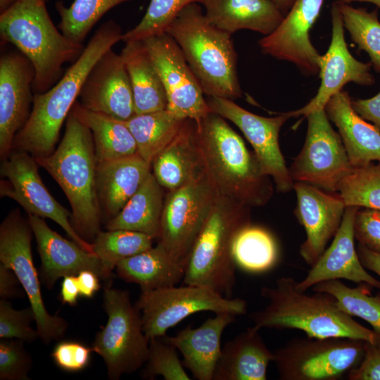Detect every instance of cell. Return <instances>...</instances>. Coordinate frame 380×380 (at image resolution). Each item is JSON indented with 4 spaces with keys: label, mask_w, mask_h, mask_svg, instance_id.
Masks as SVG:
<instances>
[{
    "label": "cell",
    "mask_w": 380,
    "mask_h": 380,
    "mask_svg": "<svg viewBox=\"0 0 380 380\" xmlns=\"http://www.w3.org/2000/svg\"><path fill=\"white\" fill-rule=\"evenodd\" d=\"M123 34L113 20L101 24L61 78L48 91L34 94L30 118L15 135L12 150L26 151L35 158L53 153L89 71L104 53L122 41Z\"/></svg>",
    "instance_id": "1"
},
{
    "label": "cell",
    "mask_w": 380,
    "mask_h": 380,
    "mask_svg": "<svg viewBox=\"0 0 380 380\" xmlns=\"http://www.w3.org/2000/svg\"><path fill=\"white\" fill-rule=\"evenodd\" d=\"M196 134L206 175L220 196L249 208L269 202L274 191L271 177L226 119L210 112L196 122Z\"/></svg>",
    "instance_id": "2"
},
{
    "label": "cell",
    "mask_w": 380,
    "mask_h": 380,
    "mask_svg": "<svg viewBox=\"0 0 380 380\" xmlns=\"http://www.w3.org/2000/svg\"><path fill=\"white\" fill-rule=\"evenodd\" d=\"M290 277L278 279L274 286H264L261 296L268 301L250 315L253 326L303 331L311 338H350L374 343L377 334L341 310L335 298L326 293L307 295L296 288Z\"/></svg>",
    "instance_id": "3"
},
{
    "label": "cell",
    "mask_w": 380,
    "mask_h": 380,
    "mask_svg": "<svg viewBox=\"0 0 380 380\" xmlns=\"http://www.w3.org/2000/svg\"><path fill=\"white\" fill-rule=\"evenodd\" d=\"M35 158L65 194L75 230L85 241L94 240L101 231L103 215L96 191L97 159L89 129L70 111L57 148L49 156Z\"/></svg>",
    "instance_id": "4"
},
{
    "label": "cell",
    "mask_w": 380,
    "mask_h": 380,
    "mask_svg": "<svg viewBox=\"0 0 380 380\" xmlns=\"http://www.w3.org/2000/svg\"><path fill=\"white\" fill-rule=\"evenodd\" d=\"M49 1L18 0L0 13L1 44H13L32 63L34 94L51 89L63 75V65L74 63L84 48L55 26L46 8Z\"/></svg>",
    "instance_id": "5"
},
{
    "label": "cell",
    "mask_w": 380,
    "mask_h": 380,
    "mask_svg": "<svg viewBox=\"0 0 380 380\" xmlns=\"http://www.w3.org/2000/svg\"><path fill=\"white\" fill-rule=\"evenodd\" d=\"M204 94L231 100L242 96L232 34L214 25L198 3L184 8L167 28Z\"/></svg>",
    "instance_id": "6"
},
{
    "label": "cell",
    "mask_w": 380,
    "mask_h": 380,
    "mask_svg": "<svg viewBox=\"0 0 380 380\" xmlns=\"http://www.w3.org/2000/svg\"><path fill=\"white\" fill-rule=\"evenodd\" d=\"M251 224V208L219 196L189 254L182 280L232 298L236 264L232 253L237 232Z\"/></svg>",
    "instance_id": "7"
},
{
    "label": "cell",
    "mask_w": 380,
    "mask_h": 380,
    "mask_svg": "<svg viewBox=\"0 0 380 380\" xmlns=\"http://www.w3.org/2000/svg\"><path fill=\"white\" fill-rule=\"evenodd\" d=\"M103 307L108 320L96 333L91 348L102 357L108 378L118 380L145 365L149 339L144 332L140 312L132 304L128 291L106 286Z\"/></svg>",
    "instance_id": "8"
},
{
    "label": "cell",
    "mask_w": 380,
    "mask_h": 380,
    "mask_svg": "<svg viewBox=\"0 0 380 380\" xmlns=\"http://www.w3.org/2000/svg\"><path fill=\"white\" fill-rule=\"evenodd\" d=\"M365 343L341 337L295 338L273 352V362L281 380H338L360 365Z\"/></svg>",
    "instance_id": "9"
},
{
    "label": "cell",
    "mask_w": 380,
    "mask_h": 380,
    "mask_svg": "<svg viewBox=\"0 0 380 380\" xmlns=\"http://www.w3.org/2000/svg\"><path fill=\"white\" fill-rule=\"evenodd\" d=\"M184 285L141 291L134 305L148 339L165 336L168 329L196 312H228L238 316L247 312V303L241 298H226L201 286Z\"/></svg>",
    "instance_id": "10"
},
{
    "label": "cell",
    "mask_w": 380,
    "mask_h": 380,
    "mask_svg": "<svg viewBox=\"0 0 380 380\" xmlns=\"http://www.w3.org/2000/svg\"><path fill=\"white\" fill-rule=\"evenodd\" d=\"M32 230L18 209L12 210L0 226V262L13 270L32 309L39 338L45 344L62 338L68 327L61 317L47 311L32 254Z\"/></svg>",
    "instance_id": "11"
},
{
    "label": "cell",
    "mask_w": 380,
    "mask_h": 380,
    "mask_svg": "<svg viewBox=\"0 0 380 380\" xmlns=\"http://www.w3.org/2000/svg\"><path fill=\"white\" fill-rule=\"evenodd\" d=\"M219 196L207 175L165 194L158 241L177 262L186 267L193 246Z\"/></svg>",
    "instance_id": "12"
},
{
    "label": "cell",
    "mask_w": 380,
    "mask_h": 380,
    "mask_svg": "<svg viewBox=\"0 0 380 380\" xmlns=\"http://www.w3.org/2000/svg\"><path fill=\"white\" fill-rule=\"evenodd\" d=\"M306 118L305 141L289 167L291 178L294 182L337 192L341 182L353 167L342 139L331 125L324 108L315 110Z\"/></svg>",
    "instance_id": "13"
},
{
    "label": "cell",
    "mask_w": 380,
    "mask_h": 380,
    "mask_svg": "<svg viewBox=\"0 0 380 380\" xmlns=\"http://www.w3.org/2000/svg\"><path fill=\"white\" fill-rule=\"evenodd\" d=\"M36 158L23 151L12 150L1 165V197L17 202L27 213L56 222L74 241L89 252L93 245L83 239L71 224L72 213L61 205L44 184Z\"/></svg>",
    "instance_id": "14"
},
{
    "label": "cell",
    "mask_w": 380,
    "mask_h": 380,
    "mask_svg": "<svg viewBox=\"0 0 380 380\" xmlns=\"http://www.w3.org/2000/svg\"><path fill=\"white\" fill-rule=\"evenodd\" d=\"M141 41L163 84L166 109L180 118L198 123L211 110L178 44L166 32Z\"/></svg>",
    "instance_id": "15"
},
{
    "label": "cell",
    "mask_w": 380,
    "mask_h": 380,
    "mask_svg": "<svg viewBox=\"0 0 380 380\" xmlns=\"http://www.w3.org/2000/svg\"><path fill=\"white\" fill-rule=\"evenodd\" d=\"M211 112L234 123L251 144L264 174L270 177L281 192L293 189L294 182L289 175L279 142V132L291 117L281 113L275 117H263L243 108L233 100L208 97Z\"/></svg>",
    "instance_id": "16"
},
{
    "label": "cell",
    "mask_w": 380,
    "mask_h": 380,
    "mask_svg": "<svg viewBox=\"0 0 380 380\" xmlns=\"http://www.w3.org/2000/svg\"><path fill=\"white\" fill-rule=\"evenodd\" d=\"M35 72L30 60L17 50L0 57V156L13 148L17 133L27 122L33 105Z\"/></svg>",
    "instance_id": "17"
},
{
    "label": "cell",
    "mask_w": 380,
    "mask_h": 380,
    "mask_svg": "<svg viewBox=\"0 0 380 380\" xmlns=\"http://www.w3.org/2000/svg\"><path fill=\"white\" fill-rule=\"evenodd\" d=\"M324 0H296L277 28L259 42L262 53L293 63L304 75L319 73L321 55L310 32L320 15Z\"/></svg>",
    "instance_id": "18"
},
{
    "label": "cell",
    "mask_w": 380,
    "mask_h": 380,
    "mask_svg": "<svg viewBox=\"0 0 380 380\" xmlns=\"http://www.w3.org/2000/svg\"><path fill=\"white\" fill-rule=\"evenodd\" d=\"M331 39L324 55L321 56L319 76L321 84L316 95L303 107L286 113L291 117L303 115L324 108L329 100L349 82L363 86L374 83L371 63L357 61L349 51L344 36L341 12L334 1L331 7Z\"/></svg>",
    "instance_id": "19"
},
{
    "label": "cell",
    "mask_w": 380,
    "mask_h": 380,
    "mask_svg": "<svg viewBox=\"0 0 380 380\" xmlns=\"http://www.w3.org/2000/svg\"><path fill=\"white\" fill-rule=\"evenodd\" d=\"M78 99L85 108L122 121L136 115L129 76L120 54L110 49L100 57L87 76Z\"/></svg>",
    "instance_id": "20"
},
{
    "label": "cell",
    "mask_w": 380,
    "mask_h": 380,
    "mask_svg": "<svg viewBox=\"0 0 380 380\" xmlns=\"http://www.w3.org/2000/svg\"><path fill=\"white\" fill-rule=\"evenodd\" d=\"M293 190L297 198L294 213L306 233L300 254L312 266L338 230L346 206L338 194L307 183L294 182Z\"/></svg>",
    "instance_id": "21"
},
{
    "label": "cell",
    "mask_w": 380,
    "mask_h": 380,
    "mask_svg": "<svg viewBox=\"0 0 380 380\" xmlns=\"http://www.w3.org/2000/svg\"><path fill=\"white\" fill-rule=\"evenodd\" d=\"M359 209L355 206L346 208L341 224L331 244L311 266L305 278L297 282L298 291L305 292L319 282L331 279L364 283L380 290V281L363 267L355 246L354 221Z\"/></svg>",
    "instance_id": "22"
},
{
    "label": "cell",
    "mask_w": 380,
    "mask_h": 380,
    "mask_svg": "<svg viewBox=\"0 0 380 380\" xmlns=\"http://www.w3.org/2000/svg\"><path fill=\"white\" fill-rule=\"evenodd\" d=\"M41 260L40 277L47 289L58 279L77 276L83 270L95 272L103 279V267L99 257L72 240H68L51 229L44 218L27 215Z\"/></svg>",
    "instance_id": "23"
},
{
    "label": "cell",
    "mask_w": 380,
    "mask_h": 380,
    "mask_svg": "<svg viewBox=\"0 0 380 380\" xmlns=\"http://www.w3.org/2000/svg\"><path fill=\"white\" fill-rule=\"evenodd\" d=\"M236 317L228 312L216 313L196 328L189 325L175 336L163 338L182 354L184 367L195 379L213 380L222 351V334Z\"/></svg>",
    "instance_id": "24"
},
{
    "label": "cell",
    "mask_w": 380,
    "mask_h": 380,
    "mask_svg": "<svg viewBox=\"0 0 380 380\" xmlns=\"http://www.w3.org/2000/svg\"><path fill=\"white\" fill-rule=\"evenodd\" d=\"M152 173L159 184L171 191L206 175L196 134V122L186 119L171 142L153 159Z\"/></svg>",
    "instance_id": "25"
},
{
    "label": "cell",
    "mask_w": 380,
    "mask_h": 380,
    "mask_svg": "<svg viewBox=\"0 0 380 380\" xmlns=\"http://www.w3.org/2000/svg\"><path fill=\"white\" fill-rule=\"evenodd\" d=\"M151 172V164L138 153L97 162L96 191L102 215L108 217V221L116 216Z\"/></svg>",
    "instance_id": "26"
},
{
    "label": "cell",
    "mask_w": 380,
    "mask_h": 380,
    "mask_svg": "<svg viewBox=\"0 0 380 380\" xmlns=\"http://www.w3.org/2000/svg\"><path fill=\"white\" fill-rule=\"evenodd\" d=\"M348 93L341 90L327 103L324 110L338 128L353 167L380 161V129L361 118L353 108Z\"/></svg>",
    "instance_id": "27"
},
{
    "label": "cell",
    "mask_w": 380,
    "mask_h": 380,
    "mask_svg": "<svg viewBox=\"0 0 380 380\" xmlns=\"http://www.w3.org/2000/svg\"><path fill=\"white\" fill-rule=\"evenodd\" d=\"M255 326L247 328L222 348L213 380H266L274 353Z\"/></svg>",
    "instance_id": "28"
},
{
    "label": "cell",
    "mask_w": 380,
    "mask_h": 380,
    "mask_svg": "<svg viewBox=\"0 0 380 380\" xmlns=\"http://www.w3.org/2000/svg\"><path fill=\"white\" fill-rule=\"evenodd\" d=\"M208 19L231 34L250 30L268 35L284 20L285 15L270 0H203Z\"/></svg>",
    "instance_id": "29"
},
{
    "label": "cell",
    "mask_w": 380,
    "mask_h": 380,
    "mask_svg": "<svg viewBox=\"0 0 380 380\" xmlns=\"http://www.w3.org/2000/svg\"><path fill=\"white\" fill-rule=\"evenodd\" d=\"M115 270L122 279L146 291L176 286L183 280L186 266L177 262L158 241L156 246L122 260Z\"/></svg>",
    "instance_id": "30"
},
{
    "label": "cell",
    "mask_w": 380,
    "mask_h": 380,
    "mask_svg": "<svg viewBox=\"0 0 380 380\" xmlns=\"http://www.w3.org/2000/svg\"><path fill=\"white\" fill-rule=\"evenodd\" d=\"M120 55L129 76L136 115L166 109L163 84L143 42H125Z\"/></svg>",
    "instance_id": "31"
},
{
    "label": "cell",
    "mask_w": 380,
    "mask_h": 380,
    "mask_svg": "<svg viewBox=\"0 0 380 380\" xmlns=\"http://www.w3.org/2000/svg\"><path fill=\"white\" fill-rule=\"evenodd\" d=\"M163 189L151 172L121 211L107 221L106 230H129L158 239L165 196Z\"/></svg>",
    "instance_id": "32"
},
{
    "label": "cell",
    "mask_w": 380,
    "mask_h": 380,
    "mask_svg": "<svg viewBox=\"0 0 380 380\" xmlns=\"http://www.w3.org/2000/svg\"><path fill=\"white\" fill-rule=\"evenodd\" d=\"M71 112L91 132L97 162L137 153L135 139L124 121L83 107L77 100Z\"/></svg>",
    "instance_id": "33"
},
{
    "label": "cell",
    "mask_w": 380,
    "mask_h": 380,
    "mask_svg": "<svg viewBox=\"0 0 380 380\" xmlns=\"http://www.w3.org/2000/svg\"><path fill=\"white\" fill-rule=\"evenodd\" d=\"M186 120L165 109L135 115L124 122L135 139L138 154L151 164L178 134Z\"/></svg>",
    "instance_id": "34"
},
{
    "label": "cell",
    "mask_w": 380,
    "mask_h": 380,
    "mask_svg": "<svg viewBox=\"0 0 380 380\" xmlns=\"http://www.w3.org/2000/svg\"><path fill=\"white\" fill-rule=\"evenodd\" d=\"M232 253L236 267L251 273L270 270L279 258V248L273 234L262 227L251 224L237 232Z\"/></svg>",
    "instance_id": "35"
},
{
    "label": "cell",
    "mask_w": 380,
    "mask_h": 380,
    "mask_svg": "<svg viewBox=\"0 0 380 380\" xmlns=\"http://www.w3.org/2000/svg\"><path fill=\"white\" fill-rule=\"evenodd\" d=\"M368 286L365 284L352 288L340 279H331L315 284L312 289L331 295L341 310L365 320L380 335V293L372 296Z\"/></svg>",
    "instance_id": "36"
},
{
    "label": "cell",
    "mask_w": 380,
    "mask_h": 380,
    "mask_svg": "<svg viewBox=\"0 0 380 380\" xmlns=\"http://www.w3.org/2000/svg\"><path fill=\"white\" fill-rule=\"evenodd\" d=\"M153 239L146 234L129 230L99 232L91 243L102 264L103 279L110 278L122 260L151 248Z\"/></svg>",
    "instance_id": "37"
},
{
    "label": "cell",
    "mask_w": 380,
    "mask_h": 380,
    "mask_svg": "<svg viewBox=\"0 0 380 380\" xmlns=\"http://www.w3.org/2000/svg\"><path fill=\"white\" fill-rule=\"evenodd\" d=\"M132 0H74L68 7L58 1L56 9L61 21L60 31L70 40L82 44L99 20L115 6Z\"/></svg>",
    "instance_id": "38"
},
{
    "label": "cell",
    "mask_w": 380,
    "mask_h": 380,
    "mask_svg": "<svg viewBox=\"0 0 380 380\" xmlns=\"http://www.w3.org/2000/svg\"><path fill=\"white\" fill-rule=\"evenodd\" d=\"M341 12L343 26L357 45L369 56L370 63L380 72V22L378 8L369 12L364 8H355L341 0L335 1Z\"/></svg>",
    "instance_id": "39"
},
{
    "label": "cell",
    "mask_w": 380,
    "mask_h": 380,
    "mask_svg": "<svg viewBox=\"0 0 380 380\" xmlns=\"http://www.w3.org/2000/svg\"><path fill=\"white\" fill-rule=\"evenodd\" d=\"M338 192L346 207L380 211V161L353 167L341 182Z\"/></svg>",
    "instance_id": "40"
},
{
    "label": "cell",
    "mask_w": 380,
    "mask_h": 380,
    "mask_svg": "<svg viewBox=\"0 0 380 380\" xmlns=\"http://www.w3.org/2000/svg\"><path fill=\"white\" fill-rule=\"evenodd\" d=\"M203 0H150L141 20L125 32L122 41H141L165 33L179 13L186 6Z\"/></svg>",
    "instance_id": "41"
},
{
    "label": "cell",
    "mask_w": 380,
    "mask_h": 380,
    "mask_svg": "<svg viewBox=\"0 0 380 380\" xmlns=\"http://www.w3.org/2000/svg\"><path fill=\"white\" fill-rule=\"evenodd\" d=\"M143 377L152 379L161 376L165 380H190L177 348L163 337L149 339V354Z\"/></svg>",
    "instance_id": "42"
},
{
    "label": "cell",
    "mask_w": 380,
    "mask_h": 380,
    "mask_svg": "<svg viewBox=\"0 0 380 380\" xmlns=\"http://www.w3.org/2000/svg\"><path fill=\"white\" fill-rule=\"evenodd\" d=\"M33 322L35 317L31 307L15 310L8 300L0 299V338L34 341L39 336L37 330L31 326Z\"/></svg>",
    "instance_id": "43"
},
{
    "label": "cell",
    "mask_w": 380,
    "mask_h": 380,
    "mask_svg": "<svg viewBox=\"0 0 380 380\" xmlns=\"http://www.w3.org/2000/svg\"><path fill=\"white\" fill-rule=\"evenodd\" d=\"M24 343L16 338H1V380L30 379L28 374L32 367V359Z\"/></svg>",
    "instance_id": "44"
},
{
    "label": "cell",
    "mask_w": 380,
    "mask_h": 380,
    "mask_svg": "<svg viewBox=\"0 0 380 380\" xmlns=\"http://www.w3.org/2000/svg\"><path fill=\"white\" fill-rule=\"evenodd\" d=\"M92 351V348L82 343L61 341L54 346L51 357L61 369L68 372H77L88 366Z\"/></svg>",
    "instance_id": "45"
},
{
    "label": "cell",
    "mask_w": 380,
    "mask_h": 380,
    "mask_svg": "<svg viewBox=\"0 0 380 380\" xmlns=\"http://www.w3.org/2000/svg\"><path fill=\"white\" fill-rule=\"evenodd\" d=\"M354 234L358 243L380 253V211L360 208L354 221Z\"/></svg>",
    "instance_id": "46"
},
{
    "label": "cell",
    "mask_w": 380,
    "mask_h": 380,
    "mask_svg": "<svg viewBox=\"0 0 380 380\" xmlns=\"http://www.w3.org/2000/svg\"><path fill=\"white\" fill-rule=\"evenodd\" d=\"M350 380H380V335L374 343L365 341V354L358 366L348 374Z\"/></svg>",
    "instance_id": "47"
},
{
    "label": "cell",
    "mask_w": 380,
    "mask_h": 380,
    "mask_svg": "<svg viewBox=\"0 0 380 380\" xmlns=\"http://www.w3.org/2000/svg\"><path fill=\"white\" fill-rule=\"evenodd\" d=\"M25 291L11 268L0 262V298L9 300L21 298Z\"/></svg>",
    "instance_id": "48"
},
{
    "label": "cell",
    "mask_w": 380,
    "mask_h": 380,
    "mask_svg": "<svg viewBox=\"0 0 380 380\" xmlns=\"http://www.w3.org/2000/svg\"><path fill=\"white\" fill-rule=\"evenodd\" d=\"M351 103L361 118L372 122L380 129V91L369 99L351 100Z\"/></svg>",
    "instance_id": "49"
},
{
    "label": "cell",
    "mask_w": 380,
    "mask_h": 380,
    "mask_svg": "<svg viewBox=\"0 0 380 380\" xmlns=\"http://www.w3.org/2000/svg\"><path fill=\"white\" fill-rule=\"evenodd\" d=\"M99 277L90 270H83L77 275L80 294L84 298H91L100 289Z\"/></svg>",
    "instance_id": "50"
},
{
    "label": "cell",
    "mask_w": 380,
    "mask_h": 380,
    "mask_svg": "<svg viewBox=\"0 0 380 380\" xmlns=\"http://www.w3.org/2000/svg\"><path fill=\"white\" fill-rule=\"evenodd\" d=\"M80 294L77 276H66L63 277L61 284V298L63 303L75 305Z\"/></svg>",
    "instance_id": "51"
},
{
    "label": "cell",
    "mask_w": 380,
    "mask_h": 380,
    "mask_svg": "<svg viewBox=\"0 0 380 380\" xmlns=\"http://www.w3.org/2000/svg\"><path fill=\"white\" fill-rule=\"evenodd\" d=\"M357 252L363 267L380 277V253L358 243Z\"/></svg>",
    "instance_id": "52"
},
{
    "label": "cell",
    "mask_w": 380,
    "mask_h": 380,
    "mask_svg": "<svg viewBox=\"0 0 380 380\" xmlns=\"http://www.w3.org/2000/svg\"><path fill=\"white\" fill-rule=\"evenodd\" d=\"M285 15L290 11L296 0H270Z\"/></svg>",
    "instance_id": "53"
},
{
    "label": "cell",
    "mask_w": 380,
    "mask_h": 380,
    "mask_svg": "<svg viewBox=\"0 0 380 380\" xmlns=\"http://www.w3.org/2000/svg\"><path fill=\"white\" fill-rule=\"evenodd\" d=\"M18 0H0V13L5 11Z\"/></svg>",
    "instance_id": "54"
},
{
    "label": "cell",
    "mask_w": 380,
    "mask_h": 380,
    "mask_svg": "<svg viewBox=\"0 0 380 380\" xmlns=\"http://www.w3.org/2000/svg\"><path fill=\"white\" fill-rule=\"evenodd\" d=\"M341 1L347 4H350L352 2H355V1L367 2V3H371V4H374L377 7V8H380V0H341Z\"/></svg>",
    "instance_id": "55"
}]
</instances>
